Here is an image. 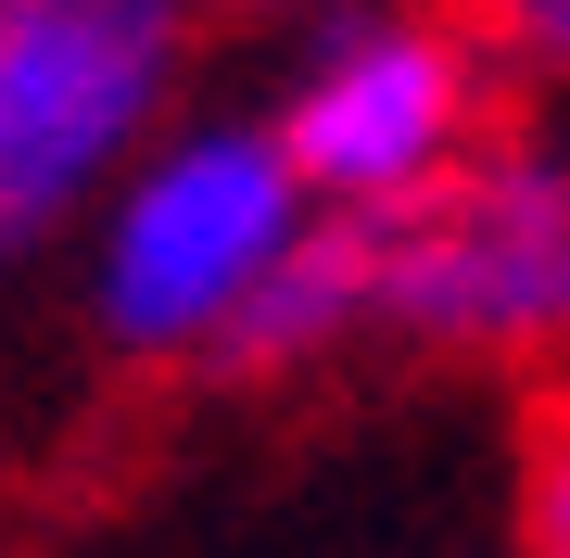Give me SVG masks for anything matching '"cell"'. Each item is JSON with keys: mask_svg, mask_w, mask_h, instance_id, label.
<instances>
[{"mask_svg": "<svg viewBox=\"0 0 570 558\" xmlns=\"http://www.w3.org/2000/svg\"><path fill=\"white\" fill-rule=\"evenodd\" d=\"M381 331L444 355L570 343V166L532 140H469L406 204H367Z\"/></svg>", "mask_w": 570, "mask_h": 558, "instance_id": "1", "label": "cell"}, {"mask_svg": "<svg viewBox=\"0 0 570 558\" xmlns=\"http://www.w3.org/2000/svg\"><path fill=\"white\" fill-rule=\"evenodd\" d=\"M190 0H0V267L89 204L165 115Z\"/></svg>", "mask_w": 570, "mask_h": 558, "instance_id": "2", "label": "cell"}, {"mask_svg": "<svg viewBox=\"0 0 570 558\" xmlns=\"http://www.w3.org/2000/svg\"><path fill=\"white\" fill-rule=\"evenodd\" d=\"M292 228H305V178L279 127H204L153 153L102 242V331L127 355H204L228 305L292 254Z\"/></svg>", "mask_w": 570, "mask_h": 558, "instance_id": "3", "label": "cell"}, {"mask_svg": "<svg viewBox=\"0 0 570 558\" xmlns=\"http://www.w3.org/2000/svg\"><path fill=\"white\" fill-rule=\"evenodd\" d=\"M482 77H494V51L469 39V13H355L305 63L279 153L317 204H406L419 178H444L469 153Z\"/></svg>", "mask_w": 570, "mask_h": 558, "instance_id": "4", "label": "cell"}, {"mask_svg": "<svg viewBox=\"0 0 570 558\" xmlns=\"http://www.w3.org/2000/svg\"><path fill=\"white\" fill-rule=\"evenodd\" d=\"M355 331H381V242H367V204H330V216L292 228V254L228 305V331L204 343V369L279 381V369H305V355L355 343Z\"/></svg>", "mask_w": 570, "mask_h": 558, "instance_id": "5", "label": "cell"}, {"mask_svg": "<svg viewBox=\"0 0 570 558\" xmlns=\"http://www.w3.org/2000/svg\"><path fill=\"white\" fill-rule=\"evenodd\" d=\"M520 533L532 558H570V381L520 407Z\"/></svg>", "mask_w": 570, "mask_h": 558, "instance_id": "6", "label": "cell"}, {"mask_svg": "<svg viewBox=\"0 0 570 558\" xmlns=\"http://www.w3.org/2000/svg\"><path fill=\"white\" fill-rule=\"evenodd\" d=\"M469 39L520 77H570V0H469Z\"/></svg>", "mask_w": 570, "mask_h": 558, "instance_id": "7", "label": "cell"}, {"mask_svg": "<svg viewBox=\"0 0 570 558\" xmlns=\"http://www.w3.org/2000/svg\"><path fill=\"white\" fill-rule=\"evenodd\" d=\"M216 13H279V0H216Z\"/></svg>", "mask_w": 570, "mask_h": 558, "instance_id": "8", "label": "cell"}]
</instances>
